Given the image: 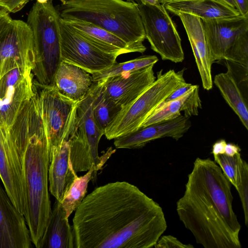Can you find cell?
I'll return each mask as SVG.
<instances>
[{"label":"cell","mask_w":248,"mask_h":248,"mask_svg":"<svg viewBox=\"0 0 248 248\" xmlns=\"http://www.w3.org/2000/svg\"><path fill=\"white\" fill-rule=\"evenodd\" d=\"M191 125L189 117L181 114L174 119L153 124L119 137L114 139V145L118 149H137L158 139L169 137L178 140Z\"/></svg>","instance_id":"d6986e66"},{"label":"cell","mask_w":248,"mask_h":248,"mask_svg":"<svg viewBox=\"0 0 248 248\" xmlns=\"http://www.w3.org/2000/svg\"><path fill=\"white\" fill-rule=\"evenodd\" d=\"M241 149L236 144L228 143L226 144L225 148V154L227 155L233 156L238 153H240Z\"/></svg>","instance_id":"f35d334b"},{"label":"cell","mask_w":248,"mask_h":248,"mask_svg":"<svg viewBox=\"0 0 248 248\" xmlns=\"http://www.w3.org/2000/svg\"><path fill=\"white\" fill-rule=\"evenodd\" d=\"M158 0L160 4L164 5L165 3H167V2L187 1V0Z\"/></svg>","instance_id":"b9f144b4"},{"label":"cell","mask_w":248,"mask_h":248,"mask_svg":"<svg viewBox=\"0 0 248 248\" xmlns=\"http://www.w3.org/2000/svg\"><path fill=\"white\" fill-rule=\"evenodd\" d=\"M35 50L32 32L21 20L12 19L0 38V80L9 71L22 66L34 68Z\"/></svg>","instance_id":"8fae6325"},{"label":"cell","mask_w":248,"mask_h":248,"mask_svg":"<svg viewBox=\"0 0 248 248\" xmlns=\"http://www.w3.org/2000/svg\"><path fill=\"white\" fill-rule=\"evenodd\" d=\"M236 9L240 14L244 16H248V0H233Z\"/></svg>","instance_id":"74e56055"},{"label":"cell","mask_w":248,"mask_h":248,"mask_svg":"<svg viewBox=\"0 0 248 248\" xmlns=\"http://www.w3.org/2000/svg\"><path fill=\"white\" fill-rule=\"evenodd\" d=\"M25 217L12 202L0 178V248H30Z\"/></svg>","instance_id":"ac0fdd59"},{"label":"cell","mask_w":248,"mask_h":248,"mask_svg":"<svg viewBox=\"0 0 248 248\" xmlns=\"http://www.w3.org/2000/svg\"><path fill=\"white\" fill-rule=\"evenodd\" d=\"M179 16L186 32L201 77L202 87L207 91L213 87L211 67L213 63L206 41L202 19L190 14L179 12Z\"/></svg>","instance_id":"ffe728a7"},{"label":"cell","mask_w":248,"mask_h":248,"mask_svg":"<svg viewBox=\"0 0 248 248\" xmlns=\"http://www.w3.org/2000/svg\"><path fill=\"white\" fill-rule=\"evenodd\" d=\"M227 72L215 76L214 83L248 130V66L224 60Z\"/></svg>","instance_id":"4fadbf2b"},{"label":"cell","mask_w":248,"mask_h":248,"mask_svg":"<svg viewBox=\"0 0 248 248\" xmlns=\"http://www.w3.org/2000/svg\"><path fill=\"white\" fill-rule=\"evenodd\" d=\"M202 108L199 87L197 85H193L192 88L186 93L181 111L184 112L185 116L190 117L198 115L199 109Z\"/></svg>","instance_id":"1f68e13d"},{"label":"cell","mask_w":248,"mask_h":248,"mask_svg":"<svg viewBox=\"0 0 248 248\" xmlns=\"http://www.w3.org/2000/svg\"><path fill=\"white\" fill-rule=\"evenodd\" d=\"M97 88L93 103V113L101 129H105L122 108L102 92V81H97Z\"/></svg>","instance_id":"484cf974"},{"label":"cell","mask_w":248,"mask_h":248,"mask_svg":"<svg viewBox=\"0 0 248 248\" xmlns=\"http://www.w3.org/2000/svg\"><path fill=\"white\" fill-rule=\"evenodd\" d=\"M145 31L151 48L163 60L182 62L184 53L181 39L174 22L163 4L160 7L138 5Z\"/></svg>","instance_id":"52a82bcc"},{"label":"cell","mask_w":248,"mask_h":248,"mask_svg":"<svg viewBox=\"0 0 248 248\" xmlns=\"http://www.w3.org/2000/svg\"><path fill=\"white\" fill-rule=\"evenodd\" d=\"M101 168L93 166L83 176L78 177L71 186L61 203L66 217L76 210L84 198L89 181Z\"/></svg>","instance_id":"d4e9b609"},{"label":"cell","mask_w":248,"mask_h":248,"mask_svg":"<svg viewBox=\"0 0 248 248\" xmlns=\"http://www.w3.org/2000/svg\"><path fill=\"white\" fill-rule=\"evenodd\" d=\"M37 248H75L73 227L61 203L56 200L46 229Z\"/></svg>","instance_id":"603a6c76"},{"label":"cell","mask_w":248,"mask_h":248,"mask_svg":"<svg viewBox=\"0 0 248 248\" xmlns=\"http://www.w3.org/2000/svg\"><path fill=\"white\" fill-rule=\"evenodd\" d=\"M158 61L155 55H145L120 63H115L100 72L92 75L93 82H97L110 77L127 72L140 70L149 65H155Z\"/></svg>","instance_id":"4316f807"},{"label":"cell","mask_w":248,"mask_h":248,"mask_svg":"<svg viewBox=\"0 0 248 248\" xmlns=\"http://www.w3.org/2000/svg\"><path fill=\"white\" fill-rule=\"evenodd\" d=\"M225 60L248 66V31L243 32L236 40Z\"/></svg>","instance_id":"f546056e"},{"label":"cell","mask_w":248,"mask_h":248,"mask_svg":"<svg viewBox=\"0 0 248 248\" xmlns=\"http://www.w3.org/2000/svg\"><path fill=\"white\" fill-rule=\"evenodd\" d=\"M61 61L76 65L91 75L116 63L118 56L99 49L71 28L60 22Z\"/></svg>","instance_id":"ba28073f"},{"label":"cell","mask_w":248,"mask_h":248,"mask_svg":"<svg viewBox=\"0 0 248 248\" xmlns=\"http://www.w3.org/2000/svg\"><path fill=\"white\" fill-rule=\"evenodd\" d=\"M213 62L225 60L238 37L248 31V16L202 19Z\"/></svg>","instance_id":"9a60e30c"},{"label":"cell","mask_w":248,"mask_h":248,"mask_svg":"<svg viewBox=\"0 0 248 248\" xmlns=\"http://www.w3.org/2000/svg\"><path fill=\"white\" fill-rule=\"evenodd\" d=\"M12 20L9 12L0 7V38L9 27Z\"/></svg>","instance_id":"e575fe53"},{"label":"cell","mask_w":248,"mask_h":248,"mask_svg":"<svg viewBox=\"0 0 248 248\" xmlns=\"http://www.w3.org/2000/svg\"><path fill=\"white\" fill-rule=\"evenodd\" d=\"M233 156L226 154L214 155L215 162L219 166L222 172L234 187L236 185V168L238 155Z\"/></svg>","instance_id":"4dcf8cb0"},{"label":"cell","mask_w":248,"mask_h":248,"mask_svg":"<svg viewBox=\"0 0 248 248\" xmlns=\"http://www.w3.org/2000/svg\"><path fill=\"white\" fill-rule=\"evenodd\" d=\"M49 152L61 144L72 111L77 104L59 92L53 84L42 85L33 82Z\"/></svg>","instance_id":"9c48e42d"},{"label":"cell","mask_w":248,"mask_h":248,"mask_svg":"<svg viewBox=\"0 0 248 248\" xmlns=\"http://www.w3.org/2000/svg\"><path fill=\"white\" fill-rule=\"evenodd\" d=\"M152 64L102 80V90L122 108L136 100L155 80Z\"/></svg>","instance_id":"e0dca14e"},{"label":"cell","mask_w":248,"mask_h":248,"mask_svg":"<svg viewBox=\"0 0 248 248\" xmlns=\"http://www.w3.org/2000/svg\"><path fill=\"white\" fill-rule=\"evenodd\" d=\"M0 178L12 202L24 215L26 190L22 161L8 129L0 127Z\"/></svg>","instance_id":"7c38bea8"},{"label":"cell","mask_w":248,"mask_h":248,"mask_svg":"<svg viewBox=\"0 0 248 248\" xmlns=\"http://www.w3.org/2000/svg\"><path fill=\"white\" fill-rule=\"evenodd\" d=\"M28 2L30 0H26ZM49 0H36V1L39 2V3H45L46 2ZM60 0L61 2H62L63 1V0Z\"/></svg>","instance_id":"7bdbcfd3"},{"label":"cell","mask_w":248,"mask_h":248,"mask_svg":"<svg viewBox=\"0 0 248 248\" xmlns=\"http://www.w3.org/2000/svg\"><path fill=\"white\" fill-rule=\"evenodd\" d=\"M193 85L190 83H186L175 90L164 102L174 100L181 95H183L188 91L192 87Z\"/></svg>","instance_id":"d590c367"},{"label":"cell","mask_w":248,"mask_h":248,"mask_svg":"<svg viewBox=\"0 0 248 248\" xmlns=\"http://www.w3.org/2000/svg\"><path fill=\"white\" fill-rule=\"evenodd\" d=\"M76 124L75 107L72 111L61 144L50 152L49 191L60 202L78 176L70 160L69 144V138Z\"/></svg>","instance_id":"5bb4252c"},{"label":"cell","mask_w":248,"mask_h":248,"mask_svg":"<svg viewBox=\"0 0 248 248\" xmlns=\"http://www.w3.org/2000/svg\"><path fill=\"white\" fill-rule=\"evenodd\" d=\"M166 10L173 14L182 12L190 14L201 19L226 17L240 15L237 9L231 8L219 0H192L167 2Z\"/></svg>","instance_id":"cb8c5ba5"},{"label":"cell","mask_w":248,"mask_h":248,"mask_svg":"<svg viewBox=\"0 0 248 248\" xmlns=\"http://www.w3.org/2000/svg\"><path fill=\"white\" fill-rule=\"evenodd\" d=\"M28 2L26 0H0V7L9 13H15L21 10Z\"/></svg>","instance_id":"836d02e7"},{"label":"cell","mask_w":248,"mask_h":248,"mask_svg":"<svg viewBox=\"0 0 248 248\" xmlns=\"http://www.w3.org/2000/svg\"><path fill=\"white\" fill-rule=\"evenodd\" d=\"M155 248H192L190 244H185L170 235L161 236L155 245Z\"/></svg>","instance_id":"d6a6232c"},{"label":"cell","mask_w":248,"mask_h":248,"mask_svg":"<svg viewBox=\"0 0 248 248\" xmlns=\"http://www.w3.org/2000/svg\"><path fill=\"white\" fill-rule=\"evenodd\" d=\"M185 68L157 73L154 82L136 100L123 108L106 127L104 135L109 140L134 132L177 88L186 83Z\"/></svg>","instance_id":"8992f818"},{"label":"cell","mask_w":248,"mask_h":248,"mask_svg":"<svg viewBox=\"0 0 248 248\" xmlns=\"http://www.w3.org/2000/svg\"><path fill=\"white\" fill-rule=\"evenodd\" d=\"M20 155L26 190L23 215L32 243L37 247L52 208L48 189L49 143L39 108L31 107L26 127L12 135Z\"/></svg>","instance_id":"3957f363"},{"label":"cell","mask_w":248,"mask_h":248,"mask_svg":"<svg viewBox=\"0 0 248 248\" xmlns=\"http://www.w3.org/2000/svg\"><path fill=\"white\" fill-rule=\"evenodd\" d=\"M232 184L210 158L197 157L176 211L197 244L205 248H241V226L232 207Z\"/></svg>","instance_id":"7a4b0ae2"},{"label":"cell","mask_w":248,"mask_h":248,"mask_svg":"<svg viewBox=\"0 0 248 248\" xmlns=\"http://www.w3.org/2000/svg\"><path fill=\"white\" fill-rule=\"evenodd\" d=\"M126 1L136 3L138 5L142 3L158 7H160L162 5V4H160L158 0H126Z\"/></svg>","instance_id":"ab89813d"},{"label":"cell","mask_w":248,"mask_h":248,"mask_svg":"<svg viewBox=\"0 0 248 248\" xmlns=\"http://www.w3.org/2000/svg\"><path fill=\"white\" fill-rule=\"evenodd\" d=\"M186 93L174 100L162 103L143 123L140 128L169 121L180 115Z\"/></svg>","instance_id":"83f0119b"},{"label":"cell","mask_w":248,"mask_h":248,"mask_svg":"<svg viewBox=\"0 0 248 248\" xmlns=\"http://www.w3.org/2000/svg\"><path fill=\"white\" fill-rule=\"evenodd\" d=\"M93 83L91 74L76 65L61 61L52 84L63 95L77 102L86 95Z\"/></svg>","instance_id":"44dd1931"},{"label":"cell","mask_w":248,"mask_h":248,"mask_svg":"<svg viewBox=\"0 0 248 248\" xmlns=\"http://www.w3.org/2000/svg\"><path fill=\"white\" fill-rule=\"evenodd\" d=\"M224 4L227 6L236 9V6L233 0H219Z\"/></svg>","instance_id":"60d3db41"},{"label":"cell","mask_w":248,"mask_h":248,"mask_svg":"<svg viewBox=\"0 0 248 248\" xmlns=\"http://www.w3.org/2000/svg\"><path fill=\"white\" fill-rule=\"evenodd\" d=\"M226 144L225 140L223 139L216 141L212 146V154L213 155L224 154Z\"/></svg>","instance_id":"8d00e7d4"},{"label":"cell","mask_w":248,"mask_h":248,"mask_svg":"<svg viewBox=\"0 0 248 248\" xmlns=\"http://www.w3.org/2000/svg\"><path fill=\"white\" fill-rule=\"evenodd\" d=\"M61 18L93 24L121 38L140 53L146 48L138 4L124 0H63L56 8Z\"/></svg>","instance_id":"277c9868"},{"label":"cell","mask_w":248,"mask_h":248,"mask_svg":"<svg viewBox=\"0 0 248 248\" xmlns=\"http://www.w3.org/2000/svg\"><path fill=\"white\" fill-rule=\"evenodd\" d=\"M75 211V248H150L167 228L161 207L126 182L96 188Z\"/></svg>","instance_id":"6da1fadb"},{"label":"cell","mask_w":248,"mask_h":248,"mask_svg":"<svg viewBox=\"0 0 248 248\" xmlns=\"http://www.w3.org/2000/svg\"><path fill=\"white\" fill-rule=\"evenodd\" d=\"M244 215L245 223L248 224V165L239 154L237 158L236 185Z\"/></svg>","instance_id":"f1b7e54d"},{"label":"cell","mask_w":248,"mask_h":248,"mask_svg":"<svg viewBox=\"0 0 248 248\" xmlns=\"http://www.w3.org/2000/svg\"><path fill=\"white\" fill-rule=\"evenodd\" d=\"M61 17L52 0L36 1L28 15L27 23L33 34L35 50L33 75L39 83L52 84L61 61Z\"/></svg>","instance_id":"5b68a950"},{"label":"cell","mask_w":248,"mask_h":248,"mask_svg":"<svg viewBox=\"0 0 248 248\" xmlns=\"http://www.w3.org/2000/svg\"><path fill=\"white\" fill-rule=\"evenodd\" d=\"M33 69L19 66L0 80V127L10 129L21 108L34 94Z\"/></svg>","instance_id":"30bf717a"},{"label":"cell","mask_w":248,"mask_h":248,"mask_svg":"<svg viewBox=\"0 0 248 248\" xmlns=\"http://www.w3.org/2000/svg\"><path fill=\"white\" fill-rule=\"evenodd\" d=\"M62 20L84 38L105 52L118 56L125 53L139 52L136 48L116 35L100 27L79 20L62 19Z\"/></svg>","instance_id":"7402d4cb"},{"label":"cell","mask_w":248,"mask_h":248,"mask_svg":"<svg viewBox=\"0 0 248 248\" xmlns=\"http://www.w3.org/2000/svg\"><path fill=\"white\" fill-rule=\"evenodd\" d=\"M97 88V82L93 85L86 95L78 102L76 117L82 134L84 148L91 164L102 167L108 158L115 152L110 147L99 156L98 147L104 131L98 125L93 113V103Z\"/></svg>","instance_id":"2e32d148"}]
</instances>
